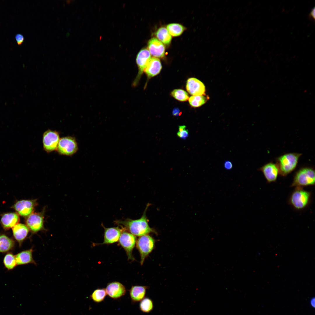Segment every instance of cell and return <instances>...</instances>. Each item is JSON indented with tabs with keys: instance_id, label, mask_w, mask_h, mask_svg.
I'll return each instance as SVG.
<instances>
[{
	"instance_id": "34",
	"label": "cell",
	"mask_w": 315,
	"mask_h": 315,
	"mask_svg": "<svg viewBox=\"0 0 315 315\" xmlns=\"http://www.w3.org/2000/svg\"><path fill=\"white\" fill-rule=\"evenodd\" d=\"M180 111L178 108H175L173 111L172 114L173 115L177 116L179 115Z\"/></svg>"
},
{
	"instance_id": "11",
	"label": "cell",
	"mask_w": 315,
	"mask_h": 315,
	"mask_svg": "<svg viewBox=\"0 0 315 315\" xmlns=\"http://www.w3.org/2000/svg\"><path fill=\"white\" fill-rule=\"evenodd\" d=\"M37 205L36 200H23L17 202L14 204L13 208L18 214L25 216L32 213Z\"/></svg>"
},
{
	"instance_id": "25",
	"label": "cell",
	"mask_w": 315,
	"mask_h": 315,
	"mask_svg": "<svg viewBox=\"0 0 315 315\" xmlns=\"http://www.w3.org/2000/svg\"><path fill=\"white\" fill-rule=\"evenodd\" d=\"M167 29L169 34L174 37L180 36L185 29V28L178 23H171L167 26Z\"/></svg>"
},
{
	"instance_id": "19",
	"label": "cell",
	"mask_w": 315,
	"mask_h": 315,
	"mask_svg": "<svg viewBox=\"0 0 315 315\" xmlns=\"http://www.w3.org/2000/svg\"><path fill=\"white\" fill-rule=\"evenodd\" d=\"M19 221V216L15 213L4 214L2 216L1 220L3 227L6 229L13 228L18 224Z\"/></svg>"
},
{
	"instance_id": "26",
	"label": "cell",
	"mask_w": 315,
	"mask_h": 315,
	"mask_svg": "<svg viewBox=\"0 0 315 315\" xmlns=\"http://www.w3.org/2000/svg\"><path fill=\"white\" fill-rule=\"evenodd\" d=\"M141 311L144 313H149L151 312L154 307L152 300L148 297H145L140 302L139 305Z\"/></svg>"
},
{
	"instance_id": "10",
	"label": "cell",
	"mask_w": 315,
	"mask_h": 315,
	"mask_svg": "<svg viewBox=\"0 0 315 315\" xmlns=\"http://www.w3.org/2000/svg\"><path fill=\"white\" fill-rule=\"evenodd\" d=\"M44 212L32 213L28 216L26 220L27 226L32 232L36 233L43 229Z\"/></svg>"
},
{
	"instance_id": "23",
	"label": "cell",
	"mask_w": 315,
	"mask_h": 315,
	"mask_svg": "<svg viewBox=\"0 0 315 315\" xmlns=\"http://www.w3.org/2000/svg\"><path fill=\"white\" fill-rule=\"evenodd\" d=\"M14 245V241L4 235H0V252H5L11 250Z\"/></svg>"
},
{
	"instance_id": "8",
	"label": "cell",
	"mask_w": 315,
	"mask_h": 315,
	"mask_svg": "<svg viewBox=\"0 0 315 315\" xmlns=\"http://www.w3.org/2000/svg\"><path fill=\"white\" fill-rule=\"evenodd\" d=\"M118 241L119 244L125 251L128 259L134 260L132 252L136 242V236L123 230L120 235Z\"/></svg>"
},
{
	"instance_id": "17",
	"label": "cell",
	"mask_w": 315,
	"mask_h": 315,
	"mask_svg": "<svg viewBox=\"0 0 315 315\" xmlns=\"http://www.w3.org/2000/svg\"><path fill=\"white\" fill-rule=\"evenodd\" d=\"M162 66L160 60L158 58H151L144 72L149 79L158 74L160 72Z\"/></svg>"
},
{
	"instance_id": "1",
	"label": "cell",
	"mask_w": 315,
	"mask_h": 315,
	"mask_svg": "<svg viewBox=\"0 0 315 315\" xmlns=\"http://www.w3.org/2000/svg\"><path fill=\"white\" fill-rule=\"evenodd\" d=\"M147 207H146L143 215L139 219L136 220L127 219L123 220H116L115 222L122 226L125 231H127L135 236L140 237L151 232L156 233L148 225L146 214Z\"/></svg>"
},
{
	"instance_id": "6",
	"label": "cell",
	"mask_w": 315,
	"mask_h": 315,
	"mask_svg": "<svg viewBox=\"0 0 315 315\" xmlns=\"http://www.w3.org/2000/svg\"><path fill=\"white\" fill-rule=\"evenodd\" d=\"M78 149L75 139L72 136H66L60 139L56 150L59 154L71 156L76 153Z\"/></svg>"
},
{
	"instance_id": "20",
	"label": "cell",
	"mask_w": 315,
	"mask_h": 315,
	"mask_svg": "<svg viewBox=\"0 0 315 315\" xmlns=\"http://www.w3.org/2000/svg\"><path fill=\"white\" fill-rule=\"evenodd\" d=\"M13 236L20 245L27 237L29 229L26 225L18 223L12 228Z\"/></svg>"
},
{
	"instance_id": "3",
	"label": "cell",
	"mask_w": 315,
	"mask_h": 315,
	"mask_svg": "<svg viewBox=\"0 0 315 315\" xmlns=\"http://www.w3.org/2000/svg\"><path fill=\"white\" fill-rule=\"evenodd\" d=\"M311 193L303 188L296 187L290 194L288 202L295 209L301 210L306 208L310 203Z\"/></svg>"
},
{
	"instance_id": "14",
	"label": "cell",
	"mask_w": 315,
	"mask_h": 315,
	"mask_svg": "<svg viewBox=\"0 0 315 315\" xmlns=\"http://www.w3.org/2000/svg\"><path fill=\"white\" fill-rule=\"evenodd\" d=\"M107 295L113 299H117L124 295L126 292L125 286L121 283L114 281L109 283L105 289Z\"/></svg>"
},
{
	"instance_id": "2",
	"label": "cell",
	"mask_w": 315,
	"mask_h": 315,
	"mask_svg": "<svg viewBox=\"0 0 315 315\" xmlns=\"http://www.w3.org/2000/svg\"><path fill=\"white\" fill-rule=\"evenodd\" d=\"M301 153H290L283 155L276 159V164L279 174L285 176L293 172L296 168Z\"/></svg>"
},
{
	"instance_id": "28",
	"label": "cell",
	"mask_w": 315,
	"mask_h": 315,
	"mask_svg": "<svg viewBox=\"0 0 315 315\" xmlns=\"http://www.w3.org/2000/svg\"><path fill=\"white\" fill-rule=\"evenodd\" d=\"M171 95L176 99L181 102H185L189 98L187 92L181 89H176L171 92Z\"/></svg>"
},
{
	"instance_id": "12",
	"label": "cell",
	"mask_w": 315,
	"mask_h": 315,
	"mask_svg": "<svg viewBox=\"0 0 315 315\" xmlns=\"http://www.w3.org/2000/svg\"><path fill=\"white\" fill-rule=\"evenodd\" d=\"M186 88L188 92L192 96L205 95L206 89L204 83L198 79L190 78L187 80Z\"/></svg>"
},
{
	"instance_id": "4",
	"label": "cell",
	"mask_w": 315,
	"mask_h": 315,
	"mask_svg": "<svg viewBox=\"0 0 315 315\" xmlns=\"http://www.w3.org/2000/svg\"><path fill=\"white\" fill-rule=\"evenodd\" d=\"M315 171L312 168L305 167L301 168L295 174L291 187H300L314 186Z\"/></svg>"
},
{
	"instance_id": "27",
	"label": "cell",
	"mask_w": 315,
	"mask_h": 315,
	"mask_svg": "<svg viewBox=\"0 0 315 315\" xmlns=\"http://www.w3.org/2000/svg\"><path fill=\"white\" fill-rule=\"evenodd\" d=\"M107 293L105 289L98 288L95 290L90 296L91 299L94 302H100L104 300Z\"/></svg>"
},
{
	"instance_id": "22",
	"label": "cell",
	"mask_w": 315,
	"mask_h": 315,
	"mask_svg": "<svg viewBox=\"0 0 315 315\" xmlns=\"http://www.w3.org/2000/svg\"><path fill=\"white\" fill-rule=\"evenodd\" d=\"M155 35L157 38L164 44L168 45L170 44L172 36L165 27H162L158 29L155 32Z\"/></svg>"
},
{
	"instance_id": "21",
	"label": "cell",
	"mask_w": 315,
	"mask_h": 315,
	"mask_svg": "<svg viewBox=\"0 0 315 315\" xmlns=\"http://www.w3.org/2000/svg\"><path fill=\"white\" fill-rule=\"evenodd\" d=\"M32 248L23 251L15 256L17 264L22 265L29 263L36 265L32 256Z\"/></svg>"
},
{
	"instance_id": "31",
	"label": "cell",
	"mask_w": 315,
	"mask_h": 315,
	"mask_svg": "<svg viewBox=\"0 0 315 315\" xmlns=\"http://www.w3.org/2000/svg\"><path fill=\"white\" fill-rule=\"evenodd\" d=\"M15 39L18 45L22 44L24 41V38L23 36L21 34H18L15 36Z\"/></svg>"
},
{
	"instance_id": "15",
	"label": "cell",
	"mask_w": 315,
	"mask_h": 315,
	"mask_svg": "<svg viewBox=\"0 0 315 315\" xmlns=\"http://www.w3.org/2000/svg\"><path fill=\"white\" fill-rule=\"evenodd\" d=\"M148 48L151 55L154 57L162 58L165 55V48L163 43L157 38H153L149 40Z\"/></svg>"
},
{
	"instance_id": "35",
	"label": "cell",
	"mask_w": 315,
	"mask_h": 315,
	"mask_svg": "<svg viewBox=\"0 0 315 315\" xmlns=\"http://www.w3.org/2000/svg\"><path fill=\"white\" fill-rule=\"evenodd\" d=\"M186 128V126L185 125H181L179 126H178V130L179 132H181L184 130H185V129Z\"/></svg>"
},
{
	"instance_id": "13",
	"label": "cell",
	"mask_w": 315,
	"mask_h": 315,
	"mask_svg": "<svg viewBox=\"0 0 315 315\" xmlns=\"http://www.w3.org/2000/svg\"><path fill=\"white\" fill-rule=\"evenodd\" d=\"M263 173L267 182H275L279 174V169L276 164L270 162L267 163L259 169Z\"/></svg>"
},
{
	"instance_id": "16",
	"label": "cell",
	"mask_w": 315,
	"mask_h": 315,
	"mask_svg": "<svg viewBox=\"0 0 315 315\" xmlns=\"http://www.w3.org/2000/svg\"><path fill=\"white\" fill-rule=\"evenodd\" d=\"M104 229V241L101 244H111L118 242L122 232L124 230L119 227L106 228Z\"/></svg>"
},
{
	"instance_id": "7",
	"label": "cell",
	"mask_w": 315,
	"mask_h": 315,
	"mask_svg": "<svg viewBox=\"0 0 315 315\" xmlns=\"http://www.w3.org/2000/svg\"><path fill=\"white\" fill-rule=\"evenodd\" d=\"M151 58V55L148 50L146 48L141 49L138 53L136 57V62L138 68V72L133 81V86H136L138 84L141 76Z\"/></svg>"
},
{
	"instance_id": "24",
	"label": "cell",
	"mask_w": 315,
	"mask_h": 315,
	"mask_svg": "<svg viewBox=\"0 0 315 315\" xmlns=\"http://www.w3.org/2000/svg\"><path fill=\"white\" fill-rule=\"evenodd\" d=\"M206 94L199 96H192L188 99L190 105L193 107H198L205 104L209 99Z\"/></svg>"
},
{
	"instance_id": "32",
	"label": "cell",
	"mask_w": 315,
	"mask_h": 315,
	"mask_svg": "<svg viewBox=\"0 0 315 315\" xmlns=\"http://www.w3.org/2000/svg\"><path fill=\"white\" fill-rule=\"evenodd\" d=\"M224 166L225 168L226 169L230 170L232 168V164L230 161H226L224 162Z\"/></svg>"
},
{
	"instance_id": "30",
	"label": "cell",
	"mask_w": 315,
	"mask_h": 315,
	"mask_svg": "<svg viewBox=\"0 0 315 315\" xmlns=\"http://www.w3.org/2000/svg\"><path fill=\"white\" fill-rule=\"evenodd\" d=\"M177 134L179 137L186 139L188 136V131L186 130L181 132H178L177 133Z\"/></svg>"
},
{
	"instance_id": "29",
	"label": "cell",
	"mask_w": 315,
	"mask_h": 315,
	"mask_svg": "<svg viewBox=\"0 0 315 315\" xmlns=\"http://www.w3.org/2000/svg\"><path fill=\"white\" fill-rule=\"evenodd\" d=\"M4 263L5 267L8 270L13 269L17 265L15 256L11 253L7 254L4 257Z\"/></svg>"
},
{
	"instance_id": "18",
	"label": "cell",
	"mask_w": 315,
	"mask_h": 315,
	"mask_svg": "<svg viewBox=\"0 0 315 315\" xmlns=\"http://www.w3.org/2000/svg\"><path fill=\"white\" fill-rule=\"evenodd\" d=\"M148 287L146 286H132L130 290L132 301L134 303L141 301L145 297Z\"/></svg>"
},
{
	"instance_id": "33",
	"label": "cell",
	"mask_w": 315,
	"mask_h": 315,
	"mask_svg": "<svg viewBox=\"0 0 315 315\" xmlns=\"http://www.w3.org/2000/svg\"><path fill=\"white\" fill-rule=\"evenodd\" d=\"M309 17L315 20V9L314 7L312 9L309 15Z\"/></svg>"
},
{
	"instance_id": "9",
	"label": "cell",
	"mask_w": 315,
	"mask_h": 315,
	"mask_svg": "<svg viewBox=\"0 0 315 315\" xmlns=\"http://www.w3.org/2000/svg\"><path fill=\"white\" fill-rule=\"evenodd\" d=\"M60 140L59 134L57 131L47 130L44 132L43 136L44 150L48 153L56 150Z\"/></svg>"
},
{
	"instance_id": "5",
	"label": "cell",
	"mask_w": 315,
	"mask_h": 315,
	"mask_svg": "<svg viewBox=\"0 0 315 315\" xmlns=\"http://www.w3.org/2000/svg\"><path fill=\"white\" fill-rule=\"evenodd\" d=\"M155 243L154 239L148 234L139 237L136 241V246L140 254L141 265L154 249Z\"/></svg>"
},
{
	"instance_id": "36",
	"label": "cell",
	"mask_w": 315,
	"mask_h": 315,
	"mask_svg": "<svg viewBox=\"0 0 315 315\" xmlns=\"http://www.w3.org/2000/svg\"><path fill=\"white\" fill-rule=\"evenodd\" d=\"M310 304L313 307H314L315 306V298H312L310 300Z\"/></svg>"
}]
</instances>
